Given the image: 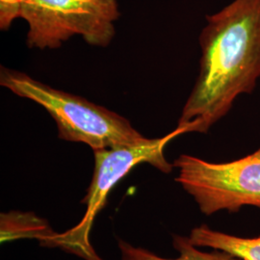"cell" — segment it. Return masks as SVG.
Wrapping results in <instances>:
<instances>
[{
	"mask_svg": "<svg viewBox=\"0 0 260 260\" xmlns=\"http://www.w3.org/2000/svg\"><path fill=\"white\" fill-rule=\"evenodd\" d=\"M0 84L44 107L55 121L60 139L82 143L93 150L137 145L148 139L121 115L24 73L1 67Z\"/></svg>",
	"mask_w": 260,
	"mask_h": 260,
	"instance_id": "obj_2",
	"label": "cell"
},
{
	"mask_svg": "<svg viewBox=\"0 0 260 260\" xmlns=\"http://www.w3.org/2000/svg\"><path fill=\"white\" fill-rule=\"evenodd\" d=\"M1 243L19 239H36L41 246L51 248L56 232L46 219L33 212L10 211L0 215Z\"/></svg>",
	"mask_w": 260,
	"mask_h": 260,
	"instance_id": "obj_6",
	"label": "cell"
},
{
	"mask_svg": "<svg viewBox=\"0 0 260 260\" xmlns=\"http://www.w3.org/2000/svg\"><path fill=\"white\" fill-rule=\"evenodd\" d=\"M19 18V0H1L0 27L6 30L14 19Z\"/></svg>",
	"mask_w": 260,
	"mask_h": 260,
	"instance_id": "obj_9",
	"label": "cell"
},
{
	"mask_svg": "<svg viewBox=\"0 0 260 260\" xmlns=\"http://www.w3.org/2000/svg\"><path fill=\"white\" fill-rule=\"evenodd\" d=\"M206 20L200 75L177 123L187 133H206L260 77V0H233Z\"/></svg>",
	"mask_w": 260,
	"mask_h": 260,
	"instance_id": "obj_1",
	"label": "cell"
},
{
	"mask_svg": "<svg viewBox=\"0 0 260 260\" xmlns=\"http://www.w3.org/2000/svg\"><path fill=\"white\" fill-rule=\"evenodd\" d=\"M185 133L184 128L177 126L161 138H148L132 146L93 150V178L81 201V204L86 205L83 218L74 228L56 233L52 248H59L84 260H103L92 246L91 231L95 217L106 206L112 189L133 168L142 163H148L164 174H170L174 165L168 162L164 149L172 140Z\"/></svg>",
	"mask_w": 260,
	"mask_h": 260,
	"instance_id": "obj_3",
	"label": "cell"
},
{
	"mask_svg": "<svg viewBox=\"0 0 260 260\" xmlns=\"http://www.w3.org/2000/svg\"><path fill=\"white\" fill-rule=\"evenodd\" d=\"M121 260H242L226 251L214 250L202 251L193 245L188 237L173 235V247L179 252L177 258H164L141 247H134L122 239L118 240Z\"/></svg>",
	"mask_w": 260,
	"mask_h": 260,
	"instance_id": "obj_8",
	"label": "cell"
},
{
	"mask_svg": "<svg viewBox=\"0 0 260 260\" xmlns=\"http://www.w3.org/2000/svg\"><path fill=\"white\" fill-rule=\"evenodd\" d=\"M176 181L191 196L206 216L243 206L260 207V147L245 157L213 163L181 154L173 163Z\"/></svg>",
	"mask_w": 260,
	"mask_h": 260,
	"instance_id": "obj_5",
	"label": "cell"
},
{
	"mask_svg": "<svg viewBox=\"0 0 260 260\" xmlns=\"http://www.w3.org/2000/svg\"><path fill=\"white\" fill-rule=\"evenodd\" d=\"M117 0H19V18L28 23L30 48L56 49L74 36L107 47L120 18Z\"/></svg>",
	"mask_w": 260,
	"mask_h": 260,
	"instance_id": "obj_4",
	"label": "cell"
},
{
	"mask_svg": "<svg viewBox=\"0 0 260 260\" xmlns=\"http://www.w3.org/2000/svg\"><path fill=\"white\" fill-rule=\"evenodd\" d=\"M196 247H206L226 251L242 260H260V235L252 238L235 236L202 224L193 229L188 236Z\"/></svg>",
	"mask_w": 260,
	"mask_h": 260,
	"instance_id": "obj_7",
	"label": "cell"
}]
</instances>
